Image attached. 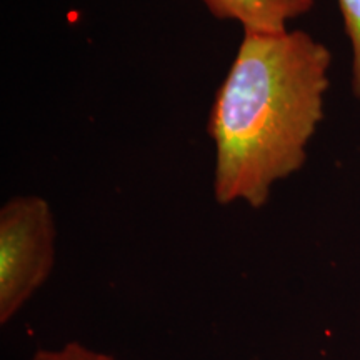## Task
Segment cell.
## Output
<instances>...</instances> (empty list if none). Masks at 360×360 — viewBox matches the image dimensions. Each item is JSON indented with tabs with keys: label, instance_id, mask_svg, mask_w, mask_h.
Instances as JSON below:
<instances>
[{
	"label": "cell",
	"instance_id": "277c9868",
	"mask_svg": "<svg viewBox=\"0 0 360 360\" xmlns=\"http://www.w3.org/2000/svg\"><path fill=\"white\" fill-rule=\"evenodd\" d=\"M345 32L350 40L352 51V70H350V87L360 101V0H337Z\"/></svg>",
	"mask_w": 360,
	"mask_h": 360
},
{
	"label": "cell",
	"instance_id": "6da1fadb",
	"mask_svg": "<svg viewBox=\"0 0 360 360\" xmlns=\"http://www.w3.org/2000/svg\"><path fill=\"white\" fill-rule=\"evenodd\" d=\"M330 65L327 45L304 30L244 32L207 122L219 204L262 209L274 186L304 167Z\"/></svg>",
	"mask_w": 360,
	"mask_h": 360
},
{
	"label": "cell",
	"instance_id": "3957f363",
	"mask_svg": "<svg viewBox=\"0 0 360 360\" xmlns=\"http://www.w3.org/2000/svg\"><path fill=\"white\" fill-rule=\"evenodd\" d=\"M215 19L232 20L244 32L277 34L310 12L315 0H200Z\"/></svg>",
	"mask_w": 360,
	"mask_h": 360
},
{
	"label": "cell",
	"instance_id": "5b68a950",
	"mask_svg": "<svg viewBox=\"0 0 360 360\" xmlns=\"http://www.w3.org/2000/svg\"><path fill=\"white\" fill-rule=\"evenodd\" d=\"M30 360H117L114 355L96 350L77 340L67 342L56 349H39Z\"/></svg>",
	"mask_w": 360,
	"mask_h": 360
},
{
	"label": "cell",
	"instance_id": "7a4b0ae2",
	"mask_svg": "<svg viewBox=\"0 0 360 360\" xmlns=\"http://www.w3.org/2000/svg\"><path fill=\"white\" fill-rule=\"evenodd\" d=\"M57 225L40 195H15L0 209V323L6 326L51 277Z\"/></svg>",
	"mask_w": 360,
	"mask_h": 360
}]
</instances>
